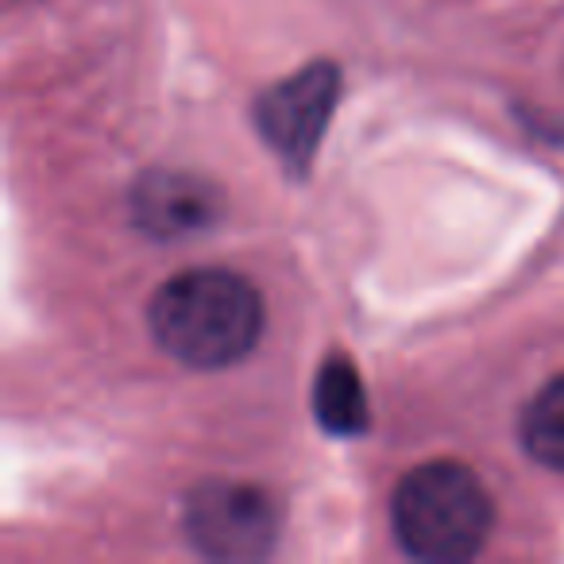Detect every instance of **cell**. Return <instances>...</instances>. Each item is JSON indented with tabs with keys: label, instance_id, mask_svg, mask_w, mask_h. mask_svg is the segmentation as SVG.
Wrapping results in <instances>:
<instances>
[{
	"label": "cell",
	"instance_id": "cell-1",
	"mask_svg": "<svg viewBox=\"0 0 564 564\" xmlns=\"http://www.w3.org/2000/svg\"><path fill=\"white\" fill-rule=\"evenodd\" d=\"M263 294L228 267L166 279L148 306V329L171 360L197 371L240 364L263 337Z\"/></svg>",
	"mask_w": 564,
	"mask_h": 564
},
{
	"label": "cell",
	"instance_id": "cell-2",
	"mask_svg": "<svg viewBox=\"0 0 564 564\" xmlns=\"http://www.w3.org/2000/svg\"><path fill=\"white\" fill-rule=\"evenodd\" d=\"M495 499L464 460H425L399 479L391 495V530L417 561L460 564L487 545Z\"/></svg>",
	"mask_w": 564,
	"mask_h": 564
},
{
	"label": "cell",
	"instance_id": "cell-3",
	"mask_svg": "<svg viewBox=\"0 0 564 564\" xmlns=\"http://www.w3.org/2000/svg\"><path fill=\"white\" fill-rule=\"evenodd\" d=\"M186 533L213 561H256L279 538V507L256 484L209 479L189 495Z\"/></svg>",
	"mask_w": 564,
	"mask_h": 564
},
{
	"label": "cell",
	"instance_id": "cell-4",
	"mask_svg": "<svg viewBox=\"0 0 564 564\" xmlns=\"http://www.w3.org/2000/svg\"><path fill=\"white\" fill-rule=\"evenodd\" d=\"M340 94V70L333 63H317L299 70L294 78L271 86L256 105V120L263 140L279 151V159L294 171H306L325 124L333 117V105Z\"/></svg>",
	"mask_w": 564,
	"mask_h": 564
},
{
	"label": "cell",
	"instance_id": "cell-5",
	"mask_svg": "<svg viewBox=\"0 0 564 564\" xmlns=\"http://www.w3.org/2000/svg\"><path fill=\"white\" fill-rule=\"evenodd\" d=\"M132 217L143 232L159 240L205 232L220 217V189H213L197 174L151 171L132 189Z\"/></svg>",
	"mask_w": 564,
	"mask_h": 564
},
{
	"label": "cell",
	"instance_id": "cell-6",
	"mask_svg": "<svg viewBox=\"0 0 564 564\" xmlns=\"http://www.w3.org/2000/svg\"><path fill=\"white\" fill-rule=\"evenodd\" d=\"M314 414L333 437H360L368 430V394L348 356H329L314 379Z\"/></svg>",
	"mask_w": 564,
	"mask_h": 564
},
{
	"label": "cell",
	"instance_id": "cell-7",
	"mask_svg": "<svg viewBox=\"0 0 564 564\" xmlns=\"http://www.w3.org/2000/svg\"><path fill=\"white\" fill-rule=\"evenodd\" d=\"M518 441L533 464L564 471V371L541 383L518 417Z\"/></svg>",
	"mask_w": 564,
	"mask_h": 564
}]
</instances>
